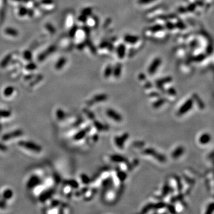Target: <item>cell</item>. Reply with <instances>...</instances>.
Masks as SVG:
<instances>
[{
    "instance_id": "1",
    "label": "cell",
    "mask_w": 214,
    "mask_h": 214,
    "mask_svg": "<svg viewBox=\"0 0 214 214\" xmlns=\"http://www.w3.org/2000/svg\"><path fill=\"white\" fill-rule=\"evenodd\" d=\"M19 145L21 146H23L27 150H31L36 153H39L41 151V147L33 142H28V141H20L19 143Z\"/></svg>"
},
{
    "instance_id": "2",
    "label": "cell",
    "mask_w": 214,
    "mask_h": 214,
    "mask_svg": "<svg viewBox=\"0 0 214 214\" xmlns=\"http://www.w3.org/2000/svg\"><path fill=\"white\" fill-rule=\"evenodd\" d=\"M144 154L150 155H154L155 158H156V159L160 162H164L165 160V156L162 155L158 154L153 149H146L144 151Z\"/></svg>"
},
{
    "instance_id": "3",
    "label": "cell",
    "mask_w": 214,
    "mask_h": 214,
    "mask_svg": "<svg viewBox=\"0 0 214 214\" xmlns=\"http://www.w3.org/2000/svg\"><path fill=\"white\" fill-rule=\"evenodd\" d=\"M56 49V47L54 45H51V47H49L48 48L47 50L45 51L44 52L41 53L39 55V57H38V60H39L40 61H43L45 59L47 58V56L51 55V53H52Z\"/></svg>"
},
{
    "instance_id": "4",
    "label": "cell",
    "mask_w": 214,
    "mask_h": 214,
    "mask_svg": "<svg viewBox=\"0 0 214 214\" xmlns=\"http://www.w3.org/2000/svg\"><path fill=\"white\" fill-rule=\"evenodd\" d=\"M160 63H161V60L159 58H155V60L153 61V62L151 63V64L150 65L149 68V73L150 74H154L156 72V70L158 69V68L160 66Z\"/></svg>"
},
{
    "instance_id": "5",
    "label": "cell",
    "mask_w": 214,
    "mask_h": 214,
    "mask_svg": "<svg viewBox=\"0 0 214 214\" xmlns=\"http://www.w3.org/2000/svg\"><path fill=\"white\" fill-rule=\"evenodd\" d=\"M192 106V101L191 99H189L186 102H185L183 105L180 108L179 114L180 115H182L184 114L185 112H187Z\"/></svg>"
},
{
    "instance_id": "6",
    "label": "cell",
    "mask_w": 214,
    "mask_h": 214,
    "mask_svg": "<svg viewBox=\"0 0 214 214\" xmlns=\"http://www.w3.org/2000/svg\"><path fill=\"white\" fill-rule=\"evenodd\" d=\"M106 114L108 116L110 117L111 118H112L114 120H115L116 121H121L122 120V117L121 116L118 114L117 112L114 111V110H108L106 111Z\"/></svg>"
},
{
    "instance_id": "7",
    "label": "cell",
    "mask_w": 214,
    "mask_h": 214,
    "mask_svg": "<svg viewBox=\"0 0 214 214\" xmlns=\"http://www.w3.org/2000/svg\"><path fill=\"white\" fill-rule=\"evenodd\" d=\"M128 137H129L128 134H124V135H123L121 137H116L115 139V142L116 145H117V146L119 147L120 148H123L124 143L127 140Z\"/></svg>"
},
{
    "instance_id": "8",
    "label": "cell",
    "mask_w": 214,
    "mask_h": 214,
    "mask_svg": "<svg viewBox=\"0 0 214 214\" xmlns=\"http://www.w3.org/2000/svg\"><path fill=\"white\" fill-rule=\"evenodd\" d=\"M210 140H211V136L208 133H205V134H203L199 137V142L201 144H207L208 142H210Z\"/></svg>"
},
{
    "instance_id": "9",
    "label": "cell",
    "mask_w": 214,
    "mask_h": 214,
    "mask_svg": "<svg viewBox=\"0 0 214 214\" xmlns=\"http://www.w3.org/2000/svg\"><path fill=\"white\" fill-rule=\"evenodd\" d=\"M117 53L118 58H124L125 55L126 53V47L125 46L121 44L118 46L117 48Z\"/></svg>"
},
{
    "instance_id": "10",
    "label": "cell",
    "mask_w": 214,
    "mask_h": 214,
    "mask_svg": "<svg viewBox=\"0 0 214 214\" xmlns=\"http://www.w3.org/2000/svg\"><path fill=\"white\" fill-rule=\"evenodd\" d=\"M11 58H12V55L11 54H8L5 56L4 58L3 59V60L1 61V63H0V66L2 68H4L6 67L7 65L8 64V63L10 61Z\"/></svg>"
},
{
    "instance_id": "11",
    "label": "cell",
    "mask_w": 214,
    "mask_h": 214,
    "mask_svg": "<svg viewBox=\"0 0 214 214\" xmlns=\"http://www.w3.org/2000/svg\"><path fill=\"white\" fill-rule=\"evenodd\" d=\"M124 40L126 42H127V43H135L136 42H137L138 41L139 38H137V36H136L127 35L124 37Z\"/></svg>"
},
{
    "instance_id": "12",
    "label": "cell",
    "mask_w": 214,
    "mask_h": 214,
    "mask_svg": "<svg viewBox=\"0 0 214 214\" xmlns=\"http://www.w3.org/2000/svg\"><path fill=\"white\" fill-rule=\"evenodd\" d=\"M66 63V59L64 57H61L59 59L58 61L55 64V67L57 70H60L63 67L65 64Z\"/></svg>"
},
{
    "instance_id": "13",
    "label": "cell",
    "mask_w": 214,
    "mask_h": 214,
    "mask_svg": "<svg viewBox=\"0 0 214 214\" xmlns=\"http://www.w3.org/2000/svg\"><path fill=\"white\" fill-rule=\"evenodd\" d=\"M5 33L7 35L11 36H17L19 35V32L15 29L11 28H7L5 29Z\"/></svg>"
},
{
    "instance_id": "14",
    "label": "cell",
    "mask_w": 214,
    "mask_h": 214,
    "mask_svg": "<svg viewBox=\"0 0 214 214\" xmlns=\"http://www.w3.org/2000/svg\"><path fill=\"white\" fill-rule=\"evenodd\" d=\"M183 152H184V149H183V147H179L173 152L172 156L174 158H177L183 154Z\"/></svg>"
},
{
    "instance_id": "15",
    "label": "cell",
    "mask_w": 214,
    "mask_h": 214,
    "mask_svg": "<svg viewBox=\"0 0 214 214\" xmlns=\"http://www.w3.org/2000/svg\"><path fill=\"white\" fill-rule=\"evenodd\" d=\"M14 92V87L12 86H8L4 91V95L5 96H10L13 94Z\"/></svg>"
},
{
    "instance_id": "16",
    "label": "cell",
    "mask_w": 214,
    "mask_h": 214,
    "mask_svg": "<svg viewBox=\"0 0 214 214\" xmlns=\"http://www.w3.org/2000/svg\"><path fill=\"white\" fill-rule=\"evenodd\" d=\"M114 75L115 77H120V74L121 73V66L120 64H118L115 66V68L114 69Z\"/></svg>"
},
{
    "instance_id": "17",
    "label": "cell",
    "mask_w": 214,
    "mask_h": 214,
    "mask_svg": "<svg viewBox=\"0 0 214 214\" xmlns=\"http://www.w3.org/2000/svg\"><path fill=\"white\" fill-rule=\"evenodd\" d=\"M111 158L113 161L117 162H124L126 161L125 158L120 155H112Z\"/></svg>"
},
{
    "instance_id": "18",
    "label": "cell",
    "mask_w": 214,
    "mask_h": 214,
    "mask_svg": "<svg viewBox=\"0 0 214 214\" xmlns=\"http://www.w3.org/2000/svg\"><path fill=\"white\" fill-rule=\"evenodd\" d=\"M3 197L5 199H9L12 198L13 196V192L10 189H7V190H5L4 192H3Z\"/></svg>"
},
{
    "instance_id": "19",
    "label": "cell",
    "mask_w": 214,
    "mask_h": 214,
    "mask_svg": "<svg viewBox=\"0 0 214 214\" xmlns=\"http://www.w3.org/2000/svg\"><path fill=\"white\" fill-rule=\"evenodd\" d=\"M86 130H82V131H80V132L78 133L77 135H75V136H74V139L75 140H80V139H82L83 137L85 136L86 135Z\"/></svg>"
},
{
    "instance_id": "20",
    "label": "cell",
    "mask_w": 214,
    "mask_h": 214,
    "mask_svg": "<svg viewBox=\"0 0 214 214\" xmlns=\"http://www.w3.org/2000/svg\"><path fill=\"white\" fill-rule=\"evenodd\" d=\"M21 134H22V132H21L20 131H16L14 132V134H10V135H7L4 136L3 137V139L4 140H8L9 139H11V136L12 135H14V136H20Z\"/></svg>"
},
{
    "instance_id": "21",
    "label": "cell",
    "mask_w": 214,
    "mask_h": 214,
    "mask_svg": "<svg viewBox=\"0 0 214 214\" xmlns=\"http://www.w3.org/2000/svg\"><path fill=\"white\" fill-rule=\"evenodd\" d=\"M107 98V96L106 95H98V96H96L94 97V99L95 101H96V102H101V101H105V99Z\"/></svg>"
},
{
    "instance_id": "22",
    "label": "cell",
    "mask_w": 214,
    "mask_h": 214,
    "mask_svg": "<svg viewBox=\"0 0 214 214\" xmlns=\"http://www.w3.org/2000/svg\"><path fill=\"white\" fill-rule=\"evenodd\" d=\"M23 57L26 60L30 61L32 58V54L30 51H25L23 53Z\"/></svg>"
},
{
    "instance_id": "23",
    "label": "cell",
    "mask_w": 214,
    "mask_h": 214,
    "mask_svg": "<svg viewBox=\"0 0 214 214\" xmlns=\"http://www.w3.org/2000/svg\"><path fill=\"white\" fill-rule=\"evenodd\" d=\"M28 10L25 7H21L19 11V15L20 16H24L28 14Z\"/></svg>"
},
{
    "instance_id": "24",
    "label": "cell",
    "mask_w": 214,
    "mask_h": 214,
    "mask_svg": "<svg viewBox=\"0 0 214 214\" xmlns=\"http://www.w3.org/2000/svg\"><path fill=\"white\" fill-rule=\"evenodd\" d=\"M112 73V68L111 67V66H108L106 68L104 72V77L106 78H108L109 76H110L111 73Z\"/></svg>"
},
{
    "instance_id": "25",
    "label": "cell",
    "mask_w": 214,
    "mask_h": 214,
    "mask_svg": "<svg viewBox=\"0 0 214 214\" xmlns=\"http://www.w3.org/2000/svg\"><path fill=\"white\" fill-rule=\"evenodd\" d=\"M45 27H46V28H47V29L48 30V31L50 32L51 34L55 33V29L52 24H51L50 23H47L45 25Z\"/></svg>"
},
{
    "instance_id": "26",
    "label": "cell",
    "mask_w": 214,
    "mask_h": 214,
    "mask_svg": "<svg viewBox=\"0 0 214 214\" xmlns=\"http://www.w3.org/2000/svg\"><path fill=\"white\" fill-rule=\"evenodd\" d=\"M36 68H37L36 65L35 64V63H30L26 66V68L28 70H35Z\"/></svg>"
},
{
    "instance_id": "27",
    "label": "cell",
    "mask_w": 214,
    "mask_h": 214,
    "mask_svg": "<svg viewBox=\"0 0 214 214\" xmlns=\"http://www.w3.org/2000/svg\"><path fill=\"white\" fill-rule=\"evenodd\" d=\"M117 176L120 180L123 181L126 179L127 175H126V174L124 173V172H119V173H118L117 174Z\"/></svg>"
},
{
    "instance_id": "28",
    "label": "cell",
    "mask_w": 214,
    "mask_h": 214,
    "mask_svg": "<svg viewBox=\"0 0 214 214\" xmlns=\"http://www.w3.org/2000/svg\"><path fill=\"white\" fill-rule=\"evenodd\" d=\"M80 178L82 179V182H83L84 184H88V183L90 182V180L89 179V177H87L86 175L82 174L81 175V177H80Z\"/></svg>"
},
{
    "instance_id": "29",
    "label": "cell",
    "mask_w": 214,
    "mask_h": 214,
    "mask_svg": "<svg viewBox=\"0 0 214 214\" xmlns=\"http://www.w3.org/2000/svg\"><path fill=\"white\" fill-rule=\"evenodd\" d=\"M170 80H171V78L170 77H165V78H164V79H160V80H159V82H158V85L160 86L161 85H162V84L168 83V82H170Z\"/></svg>"
},
{
    "instance_id": "30",
    "label": "cell",
    "mask_w": 214,
    "mask_h": 214,
    "mask_svg": "<svg viewBox=\"0 0 214 214\" xmlns=\"http://www.w3.org/2000/svg\"><path fill=\"white\" fill-rule=\"evenodd\" d=\"M164 102H165L164 99H160V100L156 101V102L154 103V106L155 107V108H158V107H159L162 104H163Z\"/></svg>"
},
{
    "instance_id": "31",
    "label": "cell",
    "mask_w": 214,
    "mask_h": 214,
    "mask_svg": "<svg viewBox=\"0 0 214 214\" xmlns=\"http://www.w3.org/2000/svg\"><path fill=\"white\" fill-rule=\"evenodd\" d=\"M77 27L74 26V27H73L72 28V29L70 30V36H71V37H73L75 35V33H76V31H77Z\"/></svg>"
},
{
    "instance_id": "32",
    "label": "cell",
    "mask_w": 214,
    "mask_h": 214,
    "mask_svg": "<svg viewBox=\"0 0 214 214\" xmlns=\"http://www.w3.org/2000/svg\"><path fill=\"white\" fill-rule=\"evenodd\" d=\"M94 124L95 126L97 128V129L98 130L101 131V130H102L103 129H104V127H103V126L101 124V123H99V122L98 121H95L94 122Z\"/></svg>"
},
{
    "instance_id": "33",
    "label": "cell",
    "mask_w": 214,
    "mask_h": 214,
    "mask_svg": "<svg viewBox=\"0 0 214 214\" xmlns=\"http://www.w3.org/2000/svg\"><path fill=\"white\" fill-rule=\"evenodd\" d=\"M69 184L70 186L74 187V188H77V187H79V184H78L77 182H76V181H74V180L70 181Z\"/></svg>"
},
{
    "instance_id": "34",
    "label": "cell",
    "mask_w": 214,
    "mask_h": 214,
    "mask_svg": "<svg viewBox=\"0 0 214 214\" xmlns=\"http://www.w3.org/2000/svg\"><path fill=\"white\" fill-rule=\"evenodd\" d=\"M155 0H139L138 2L139 4H148L151 3V2L154 1Z\"/></svg>"
},
{
    "instance_id": "35",
    "label": "cell",
    "mask_w": 214,
    "mask_h": 214,
    "mask_svg": "<svg viewBox=\"0 0 214 214\" xmlns=\"http://www.w3.org/2000/svg\"><path fill=\"white\" fill-rule=\"evenodd\" d=\"M53 3V0H42L41 3L45 5H49Z\"/></svg>"
},
{
    "instance_id": "36",
    "label": "cell",
    "mask_w": 214,
    "mask_h": 214,
    "mask_svg": "<svg viewBox=\"0 0 214 214\" xmlns=\"http://www.w3.org/2000/svg\"><path fill=\"white\" fill-rule=\"evenodd\" d=\"M161 29V27L159 25H157V26H154V28H152V31H154V32H156V31H159Z\"/></svg>"
},
{
    "instance_id": "37",
    "label": "cell",
    "mask_w": 214,
    "mask_h": 214,
    "mask_svg": "<svg viewBox=\"0 0 214 214\" xmlns=\"http://www.w3.org/2000/svg\"><path fill=\"white\" fill-rule=\"evenodd\" d=\"M151 208H152V205H151V204H150V205H148V206H146V207H145L144 209H143V211H142L143 212H148L149 210H150V209H151Z\"/></svg>"
},
{
    "instance_id": "38",
    "label": "cell",
    "mask_w": 214,
    "mask_h": 214,
    "mask_svg": "<svg viewBox=\"0 0 214 214\" xmlns=\"http://www.w3.org/2000/svg\"><path fill=\"white\" fill-rule=\"evenodd\" d=\"M165 206V204L164 203H159L156 204V205L155 206V208H162Z\"/></svg>"
},
{
    "instance_id": "39",
    "label": "cell",
    "mask_w": 214,
    "mask_h": 214,
    "mask_svg": "<svg viewBox=\"0 0 214 214\" xmlns=\"http://www.w3.org/2000/svg\"><path fill=\"white\" fill-rule=\"evenodd\" d=\"M79 20L81 22H85V21L86 20V17L85 15H82V16H80L79 17Z\"/></svg>"
},
{
    "instance_id": "40",
    "label": "cell",
    "mask_w": 214,
    "mask_h": 214,
    "mask_svg": "<svg viewBox=\"0 0 214 214\" xmlns=\"http://www.w3.org/2000/svg\"><path fill=\"white\" fill-rule=\"evenodd\" d=\"M168 190H169L168 187L167 186V185H165V186L164 187V191H163L164 194H167V193H168Z\"/></svg>"
},
{
    "instance_id": "41",
    "label": "cell",
    "mask_w": 214,
    "mask_h": 214,
    "mask_svg": "<svg viewBox=\"0 0 214 214\" xmlns=\"http://www.w3.org/2000/svg\"><path fill=\"white\" fill-rule=\"evenodd\" d=\"M28 14L29 16L32 17V16H33V11H32V10H29L28 12Z\"/></svg>"
},
{
    "instance_id": "42",
    "label": "cell",
    "mask_w": 214,
    "mask_h": 214,
    "mask_svg": "<svg viewBox=\"0 0 214 214\" xmlns=\"http://www.w3.org/2000/svg\"><path fill=\"white\" fill-rule=\"evenodd\" d=\"M14 1H18V2H20L23 1V0H14Z\"/></svg>"
},
{
    "instance_id": "43",
    "label": "cell",
    "mask_w": 214,
    "mask_h": 214,
    "mask_svg": "<svg viewBox=\"0 0 214 214\" xmlns=\"http://www.w3.org/2000/svg\"><path fill=\"white\" fill-rule=\"evenodd\" d=\"M23 1H25V2H28L29 1V0H23Z\"/></svg>"
}]
</instances>
